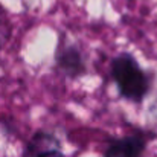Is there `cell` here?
Returning <instances> with one entry per match:
<instances>
[{
  "label": "cell",
  "mask_w": 157,
  "mask_h": 157,
  "mask_svg": "<svg viewBox=\"0 0 157 157\" xmlns=\"http://www.w3.org/2000/svg\"><path fill=\"white\" fill-rule=\"evenodd\" d=\"M55 69L70 81L79 79L87 75V58L78 43L72 41L67 34H61L58 38V44L55 49Z\"/></svg>",
  "instance_id": "cell-2"
},
{
  "label": "cell",
  "mask_w": 157,
  "mask_h": 157,
  "mask_svg": "<svg viewBox=\"0 0 157 157\" xmlns=\"http://www.w3.org/2000/svg\"><path fill=\"white\" fill-rule=\"evenodd\" d=\"M150 133L144 130H136L122 137L111 139L104 151V157H142L148 140Z\"/></svg>",
  "instance_id": "cell-3"
},
{
  "label": "cell",
  "mask_w": 157,
  "mask_h": 157,
  "mask_svg": "<svg viewBox=\"0 0 157 157\" xmlns=\"http://www.w3.org/2000/svg\"><path fill=\"white\" fill-rule=\"evenodd\" d=\"M23 157H64L63 142L53 131L40 128L28 139Z\"/></svg>",
  "instance_id": "cell-4"
},
{
  "label": "cell",
  "mask_w": 157,
  "mask_h": 157,
  "mask_svg": "<svg viewBox=\"0 0 157 157\" xmlns=\"http://www.w3.org/2000/svg\"><path fill=\"white\" fill-rule=\"evenodd\" d=\"M110 78L122 99L142 104L153 87V76L140 66L131 52H119L110 61Z\"/></svg>",
  "instance_id": "cell-1"
},
{
  "label": "cell",
  "mask_w": 157,
  "mask_h": 157,
  "mask_svg": "<svg viewBox=\"0 0 157 157\" xmlns=\"http://www.w3.org/2000/svg\"><path fill=\"white\" fill-rule=\"evenodd\" d=\"M148 111H150V116H151V117H154V119L157 121V101L156 102H153V105L148 108Z\"/></svg>",
  "instance_id": "cell-5"
}]
</instances>
